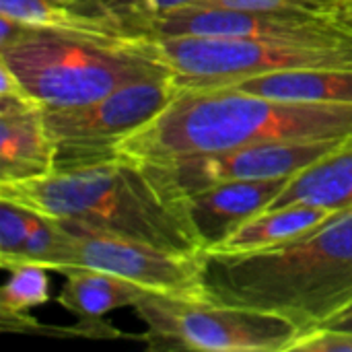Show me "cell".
Returning a JSON list of instances; mask_svg holds the SVG:
<instances>
[{
	"instance_id": "obj_5",
	"label": "cell",
	"mask_w": 352,
	"mask_h": 352,
	"mask_svg": "<svg viewBox=\"0 0 352 352\" xmlns=\"http://www.w3.org/2000/svg\"><path fill=\"white\" fill-rule=\"evenodd\" d=\"M146 326L138 340L153 352H289L301 330L287 318L212 297L148 291L136 305Z\"/></svg>"
},
{
	"instance_id": "obj_10",
	"label": "cell",
	"mask_w": 352,
	"mask_h": 352,
	"mask_svg": "<svg viewBox=\"0 0 352 352\" xmlns=\"http://www.w3.org/2000/svg\"><path fill=\"white\" fill-rule=\"evenodd\" d=\"M349 138H328V140H280V142H260L225 153L200 155L175 159L169 163H153L159 167L177 190L186 196L217 186L223 182L237 179H272L291 177L318 163Z\"/></svg>"
},
{
	"instance_id": "obj_12",
	"label": "cell",
	"mask_w": 352,
	"mask_h": 352,
	"mask_svg": "<svg viewBox=\"0 0 352 352\" xmlns=\"http://www.w3.org/2000/svg\"><path fill=\"white\" fill-rule=\"evenodd\" d=\"M56 144L43 107L27 95L0 97V186L50 175Z\"/></svg>"
},
{
	"instance_id": "obj_16",
	"label": "cell",
	"mask_w": 352,
	"mask_h": 352,
	"mask_svg": "<svg viewBox=\"0 0 352 352\" xmlns=\"http://www.w3.org/2000/svg\"><path fill=\"white\" fill-rule=\"evenodd\" d=\"M64 276L58 303L80 320H99L113 309L134 307L148 293L132 280L91 268H74Z\"/></svg>"
},
{
	"instance_id": "obj_18",
	"label": "cell",
	"mask_w": 352,
	"mask_h": 352,
	"mask_svg": "<svg viewBox=\"0 0 352 352\" xmlns=\"http://www.w3.org/2000/svg\"><path fill=\"white\" fill-rule=\"evenodd\" d=\"M8 278L0 293V318L31 314L50 301V268L37 262L10 266Z\"/></svg>"
},
{
	"instance_id": "obj_26",
	"label": "cell",
	"mask_w": 352,
	"mask_h": 352,
	"mask_svg": "<svg viewBox=\"0 0 352 352\" xmlns=\"http://www.w3.org/2000/svg\"><path fill=\"white\" fill-rule=\"evenodd\" d=\"M340 21H342V25L352 33V4H349V2L344 4V8L340 12Z\"/></svg>"
},
{
	"instance_id": "obj_11",
	"label": "cell",
	"mask_w": 352,
	"mask_h": 352,
	"mask_svg": "<svg viewBox=\"0 0 352 352\" xmlns=\"http://www.w3.org/2000/svg\"><path fill=\"white\" fill-rule=\"evenodd\" d=\"M291 177L223 182L188 194L190 214L204 252L219 250L241 225L270 208Z\"/></svg>"
},
{
	"instance_id": "obj_4",
	"label": "cell",
	"mask_w": 352,
	"mask_h": 352,
	"mask_svg": "<svg viewBox=\"0 0 352 352\" xmlns=\"http://www.w3.org/2000/svg\"><path fill=\"white\" fill-rule=\"evenodd\" d=\"M0 62L43 109L87 105L126 85L171 74L153 37L39 27L0 47Z\"/></svg>"
},
{
	"instance_id": "obj_21",
	"label": "cell",
	"mask_w": 352,
	"mask_h": 352,
	"mask_svg": "<svg viewBox=\"0 0 352 352\" xmlns=\"http://www.w3.org/2000/svg\"><path fill=\"white\" fill-rule=\"evenodd\" d=\"M27 206L0 196V266L4 270L16 262V256L27 237Z\"/></svg>"
},
{
	"instance_id": "obj_6",
	"label": "cell",
	"mask_w": 352,
	"mask_h": 352,
	"mask_svg": "<svg viewBox=\"0 0 352 352\" xmlns=\"http://www.w3.org/2000/svg\"><path fill=\"white\" fill-rule=\"evenodd\" d=\"M153 39L179 89H217L272 72L352 66V41L303 43L198 35Z\"/></svg>"
},
{
	"instance_id": "obj_17",
	"label": "cell",
	"mask_w": 352,
	"mask_h": 352,
	"mask_svg": "<svg viewBox=\"0 0 352 352\" xmlns=\"http://www.w3.org/2000/svg\"><path fill=\"white\" fill-rule=\"evenodd\" d=\"M0 14H6L29 27H39V29L111 33V35L122 33L111 19L103 14L85 12L64 0H0Z\"/></svg>"
},
{
	"instance_id": "obj_7",
	"label": "cell",
	"mask_w": 352,
	"mask_h": 352,
	"mask_svg": "<svg viewBox=\"0 0 352 352\" xmlns=\"http://www.w3.org/2000/svg\"><path fill=\"white\" fill-rule=\"evenodd\" d=\"M60 241L47 262L52 272L64 274L74 268H91L132 280L146 291L177 297H206L204 252H171L93 231L72 221H60Z\"/></svg>"
},
{
	"instance_id": "obj_8",
	"label": "cell",
	"mask_w": 352,
	"mask_h": 352,
	"mask_svg": "<svg viewBox=\"0 0 352 352\" xmlns=\"http://www.w3.org/2000/svg\"><path fill=\"white\" fill-rule=\"evenodd\" d=\"M179 93L167 76L126 85L93 103L43 109L56 144V169H72L118 155V146L155 120Z\"/></svg>"
},
{
	"instance_id": "obj_27",
	"label": "cell",
	"mask_w": 352,
	"mask_h": 352,
	"mask_svg": "<svg viewBox=\"0 0 352 352\" xmlns=\"http://www.w3.org/2000/svg\"><path fill=\"white\" fill-rule=\"evenodd\" d=\"M64 2H68V4H74V2H78V0H64Z\"/></svg>"
},
{
	"instance_id": "obj_24",
	"label": "cell",
	"mask_w": 352,
	"mask_h": 352,
	"mask_svg": "<svg viewBox=\"0 0 352 352\" xmlns=\"http://www.w3.org/2000/svg\"><path fill=\"white\" fill-rule=\"evenodd\" d=\"M202 2L204 0H142L136 14L122 27V31L126 35H134L136 27L142 25L144 21L153 19V16H159L163 12H171V10H177V8H186V6H196V4H202Z\"/></svg>"
},
{
	"instance_id": "obj_9",
	"label": "cell",
	"mask_w": 352,
	"mask_h": 352,
	"mask_svg": "<svg viewBox=\"0 0 352 352\" xmlns=\"http://www.w3.org/2000/svg\"><path fill=\"white\" fill-rule=\"evenodd\" d=\"M144 37H254L303 43H351L352 33L336 16L272 12L225 6H186L136 27Z\"/></svg>"
},
{
	"instance_id": "obj_3",
	"label": "cell",
	"mask_w": 352,
	"mask_h": 352,
	"mask_svg": "<svg viewBox=\"0 0 352 352\" xmlns=\"http://www.w3.org/2000/svg\"><path fill=\"white\" fill-rule=\"evenodd\" d=\"M206 295L278 314L301 334L352 305V208L278 248L206 254Z\"/></svg>"
},
{
	"instance_id": "obj_15",
	"label": "cell",
	"mask_w": 352,
	"mask_h": 352,
	"mask_svg": "<svg viewBox=\"0 0 352 352\" xmlns=\"http://www.w3.org/2000/svg\"><path fill=\"white\" fill-rule=\"evenodd\" d=\"M336 210L311 204H287L266 208L241 225L219 250L210 254H254L289 243L330 221Z\"/></svg>"
},
{
	"instance_id": "obj_25",
	"label": "cell",
	"mask_w": 352,
	"mask_h": 352,
	"mask_svg": "<svg viewBox=\"0 0 352 352\" xmlns=\"http://www.w3.org/2000/svg\"><path fill=\"white\" fill-rule=\"evenodd\" d=\"M324 328H336V330H349V332H352V305L346 311H342L340 316H336L332 322H328Z\"/></svg>"
},
{
	"instance_id": "obj_19",
	"label": "cell",
	"mask_w": 352,
	"mask_h": 352,
	"mask_svg": "<svg viewBox=\"0 0 352 352\" xmlns=\"http://www.w3.org/2000/svg\"><path fill=\"white\" fill-rule=\"evenodd\" d=\"M29 225H27V237L25 243L16 256L14 264L21 262H37L43 264L47 268V262L60 241V233H62V225L58 219L43 214L35 208H29ZM12 264V266H14ZM8 270V268H6Z\"/></svg>"
},
{
	"instance_id": "obj_20",
	"label": "cell",
	"mask_w": 352,
	"mask_h": 352,
	"mask_svg": "<svg viewBox=\"0 0 352 352\" xmlns=\"http://www.w3.org/2000/svg\"><path fill=\"white\" fill-rule=\"evenodd\" d=\"M346 0H204L196 6H225V8H250L272 12H297L314 16H336L344 8Z\"/></svg>"
},
{
	"instance_id": "obj_1",
	"label": "cell",
	"mask_w": 352,
	"mask_h": 352,
	"mask_svg": "<svg viewBox=\"0 0 352 352\" xmlns=\"http://www.w3.org/2000/svg\"><path fill=\"white\" fill-rule=\"evenodd\" d=\"M0 196L107 235L171 252H204L188 196L153 163L120 153L82 167L54 169L39 179L2 184Z\"/></svg>"
},
{
	"instance_id": "obj_23",
	"label": "cell",
	"mask_w": 352,
	"mask_h": 352,
	"mask_svg": "<svg viewBox=\"0 0 352 352\" xmlns=\"http://www.w3.org/2000/svg\"><path fill=\"white\" fill-rule=\"evenodd\" d=\"M140 4H142V0H78V2H74V6L85 12L103 14V16L111 19L120 27V31L136 14Z\"/></svg>"
},
{
	"instance_id": "obj_22",
	"label": "cell",
	"mask_w": 352,
	"mask_h": 352,
	"mask_svg": "<svg viewBox=\"0 0 352 352\" xmlns=\"http://www.w3.org/2000/svg\"><path fill=\"white\" fill-rule=\"evenodd\" d=\"M289 352H352V332L318 328L301 334Z\"/></svg>"
},
{
	"instance_id": "obj_14",
	"label": "cell",
	"mask_w": 352,
	"mask_h": 352,
	"mask_svg": "<svg viewBox=\"0 0 352 352\" xmlns=\"http://www.w3.org/2000/svg\"><path fill=\"white\" fill-rule=\"evenodd\" d=\"M287 204H311L328 210L352 208V138L336 151L293 175L270 208Z\"/></svg>"
},
{
	"instance_id": "obj_13",
	"label": "cell",
	"mask_w": 352,
	"mask_h": 352,
	"mask_svg": "<svg viewBox=\"0 0 352 352\" xmlns=\"http://www.w3.org/2000/svg\"><path fill=\"white\" fill-rule=\"evenodd\" d=\"M231 89L280 101L352 105V66L272 72L239 80Z\"/></svg>"
},
{
	"instance_id": "obj_28",
	"label": "cell",
	"mask_w": 352,
	"mask_h": 352,
	"mask_svg": "<svg viewBox=\"0 0 352 352\" xmlns=\"http://www.w3.org/2000/svg\"><path fill=\"white\" fill-rule=\"evenodd\" d=\"M346 2H349V4H352V0H346Z\"/></svg>"
},
{
	"instance_id": "obj_2",
	"label": "cell",
	"mask_w": 352,
	"mask_h": 352,
	"mask_svg": "<svg viewBox=\"0 0 352 352\" xmlns=\"http://www.w3.org/2000/svg\"><path fill=\"white\" fill-rule=\"evenodd\" d=\"M328 138H352V105L280 101L231 87L179 89L118 153L146 163H169L260 142Z\"/></svg>"
}]
</instances>
